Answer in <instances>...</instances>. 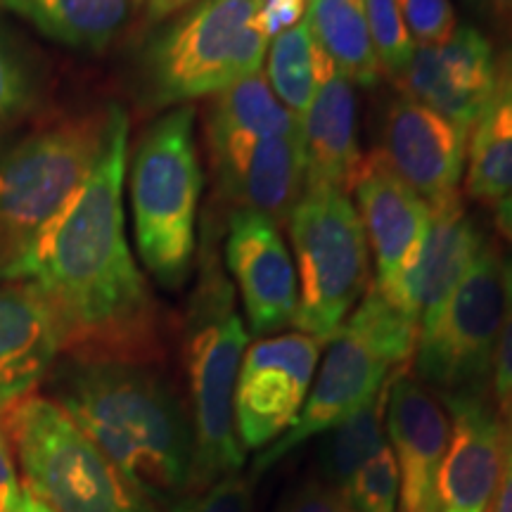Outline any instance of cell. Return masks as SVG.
<instances>
[{
  "label": "cell",
  "mask_w": 512,
  "mask_h": 512,
  "mask_svg": "<svg viewBox=\"0 0 512 512\" xmlns=\"http://www.w3.org/2000/svg\"><path fill=\"white\" fill-rule=\"evenodd\" d=\"M128 128L124 107L112 105L91 178L15 280L53 313L62 356L133 363L164 356L162 311L126 238Z\"/></svg>",
  "instance_id": "cell-1"
},
{
  "label": "cell",
  "mask_w": 512,
  "mask_h": 512,
  "mask_svg": "<svg viewBox=\"0 0 512 512\" xmlns=\"http://www.w3.org/2000/svg\"><path fill=\"white\" fill-rule=\"evenodd\" d=\"M53 399L159 510L190 491L195 439L176 384L157 363L60 356Z\"/></svg>",
  "instance_id": "cell-2"
},
{
  "label": "cell",
  "mask_w": 512,
  "mask_h": 512,
  "mask_svg": "<svg viewBox=\"0 0 512 512\" xmlns=\"http://www.w3.org/2000/svg\"><path fill=\"white\" fill-rule=\"evenodd\" d=\"M219 228L204 221L195 261V287L181 320L185 406L190 413L195 460L190 491L242 472L245 448L235 432V384L249 344L238 311V292L219 252Z\"/></svg>",
  "instance_id": "cell-3"
},
{
  "label": "cell",
  "mask_w": 512,
  "mask_h": 512,
  "mask_svg": "<svg viewBox=\"0 0 512 512\" xmlns=\"http://www.w3.org/2000/svg\"><path fill=\"white\" fill-rule=\"evenodd\" d=\"M112 105L0 136V283L19 271L72 207L110 133Z\"/></svg>",
  "instance_id": "cell-4"
},
{
  "label": "cell",
  "mask_w": 512,
  "mask_h": 512,
  "mask_svg": "<svg viewBox=\"0 0 512 512\" xmlns=\"http://www.w3.org/2000/svg\"><path fill=\"white\" fill-rule=\"evenodd\" d=\"M133 235L145 271L164 290H181L195 271L202 164L195 107L166 110L140 133L126 164Z\"/></svg>",
  "instance_id": "cell-5"
},
{
  "label": "cell",
  "mask_w": 512,
  "mask_h": 512,
  "mask_svg": "<svg viewBox=\"0 0 512 512\" xmlns=\"http://www.w3.org/2000/svg\"><path fill=\"white\" fill-rule=\"evenodd\" d=\"M415 342L418 323L394 309L370 283L342 328L328 339V351L313 377L299 420L256 456L249 472L261 477L304 441L325 434L358 411L408 368Z\"/></svg>",
  "instance_id": "cell-6"
},
{
  "label": "cell",
  "mask_w": 512,
  "mask_h": 512,
  "mask_svg": "<svg viewBox=\"0 0 512 512\" xmlns=\"http://www.w3.org/2000/svg\"><path fill=\"white\" fill-rule=\"evenodd\" d=\"M259 0H197L147 43L140 93L152 110L211 98L256 74L268 38L256 27Z\"/></svg>",
  "instance_id": "cell-7"
},
{
  "label": "cell",
  "mask_w": 512,
  "mask_h": 512,
  "mask_svg": "<svg viewBox=\"0 0 512 512\" xmlns=\"http://www.w3.org/2000/svg\"><path fill=\"white\" fill-rule=\"evenodd\" d=\"M5 418L24 491L53 512H162L48 396L31 394Z\"/></svg>",
  "instance_id": "cell-8"
},
{
  "label": "cell",
  "mask_w": 512,
  "mask_h": 512,
  "mask_svg": "<svg viewBox=\"0 0 512 512\" xmlns=\"http://www.w3.org/2000/svg\"><path fill=\"white\" fill-rule=\"evenodd\" d=\"M512 302V254L486 240L430 328L418 332L415 377L439 399L489 396L491 366Z\"/></svg>",
  "instance_id": "cell-9"
},
{
  "label": "cell",
  "mask_w": 512,
  "mask_h": 512,
  "mask_svg": "<svg viewBox=\"0 0 512 512\" xmlns=\"http://www.w3.org/2000/svg\"><path fill=\"white\" fill-rule=\"evenodd\" d=\"M299 306L294 328L328 339L370 287V249L356 204L337 188H306L290 221Z\"/></svg>",
  "instance_id": "cell-10"
},
{
  "label": "cell",
  "mask_w": 512,
  "mask_h": 512,
  "mask_svg": "<svg viewBox=\"0 0 512 512\" xmlns=\"http://www.w3.org/2000/svg\"><path fill=\"white\" fill-rule=\"evenodd\" d=\"M354 192L370 259L375 261L373 285L394 309L415 320L420 328L415 283L430 233V204L394 176L375 152L363 159Z\"/></svg>",
  "instance_id": "cell-11"
},
{
  "label": "cell",
  "mask_w": 512,
  "mask_h": 512,
  "mask_svg": "<svg viewBox=\"0 0 512 512\" xmlns=\"http://www.w3.org/2000/svg\"><path fill=\"white\" fill-rule=\"evenodd\" d=\"M323 339L306 332L256 339L235 384V432L247 451H264L299 420L316 377Z\"/></svg>",
  "instance_id": "cell-12"
},
{
  "label": "cell",
  "mask_w": 512,
  "mask_h": 512,
  "mask_svg": "<svg viewBox=\"0 0 512 512\" xmlns=\"http://www.w3.org/2000/svg\"><path fill=\"white\" fill-rule=\"evenodd\" d=\"M375 155L430 209L463 197L467 133L408 95H394L384 107Z\"/></svg>",
  "instance_id": "cell-13"
},
{
  "label": "cell",
  "mask_w": 512,
  "mask_h": 512,
  "mask_svg": "<svg viewBox=\"0 0 512 512\" xmlns=\"http://www.w3.org/2000/svg\"><path fill=\"white\" fill-rule=\"evenodd\" d=\"M223 266L245 306L247 328L266 337L294 323L299 283L283 233L271 219L247 209L228 214Z\"/></svg>",
  "instance_id": "cell-14"
},
{
  "label": "cell",
  "mask_w": 512,
  "mask_h": 512,
  "mask_svg": "<svg viewBox=\"0 0 512 512\" xmlns=\"http://www.w3.org/2000/svg\"><path fill=\"white\" fill-rule=\"evenodd\" d=\"M216 190L233 209L287 226L306 190L302 133L294 136H204Z\"/></svg>",
  "instance_id": "cell-15"
},
{
  "label": "cell",
  "mask_w": 512,
  "mask_h": 512,
  "mask_svg": "<svg viewBox=\"0 0 512 512\" xmlns=\"http://www.w3.org/2000/svg\"><path fill=\"white\" fill-rule=\"evenodd\" d=\"M496 64L498 50L489 36L463 24L439 46L415 48L394 81L401 95L430 107L470 136L494 93Z\"/></svg>",
  "instance_id": "cell-16"
},
{
  "label": "cell",
  "mask_w": 512,
  "mask_h": 512,
  "mask_svg": "<svg viewBox=\"0 0 512 512\" xmlns=\"http://www.w3.org/2000/svg\"><path fill=\"white\" fill-rule=\"evenodd\" d=\"M384 427L399 470L401 512H439L437 482L451 420L439 396L408 368L389 384Z\"/></svg>",
  "instance_id": "cell-17"
},
{
  "label": "cell",
  "mask_w": 512,
  "mask_h": 512,
  "mask_svg": "<svg viewBox=\"0 0 512 512\" xmlns=\"http://www.w3.org/2000/svg\"><path fill=\"white\" fill-rule=\"evenodd\" d=\"M451 437L439 470V512H489L505 465L503 418L489 396L441 399Z\"/></svg>",
  "instance_id": "cell-18"
},
{
  "label": "cell",
  "mask_w": 512,
  "mask_h": 512,
  "mask_svg": "<svg viewBox=\"0 0 512 512\" xmlns=\"http://www.w3.org/2000/svg\"><path fill=\"white\" fill-rule=\"evenodd\" d=\"M62 356L53 313L22 283H0V415L29 399Z\"/></svg>",
  "instance_id": "cell-19"
},
{
  "label": "cell",
  "mask_w": 512,
  "mask_h": 512,
  "mask_svg": "<svg viewBox=\"0 0 512 512\" xmlns=\"http://www.w3.org/2000/svg\"><path fill=\"white\" fill-rule=\"evenodd\" d=\"M306 162V188L354 190L363 169L358 138V98L347 76L335 74L299 117Z\"/></svg>",
  "instance_id": "cell-20"
},
{
  "label": "cell",
  "mask_w": 512,
  "mask_h": 512,
  "mask_svg": "<svg viewBox=\"0 0 512 512\" xmlns=\"http://www.w3.org/2000/svg\"><path fill=\"white\" fill-rule=\"evenodd\" d=\"M486 240H489L486 230L465 209L463 197L446 207L432 209L430 233L422 249L418 283H415L420 313L418 332L434 323L460 278L482 252Z\"/></svg>",
  "instance_id": "cell-21"
},
{
  "label": "cell",
  "mask_w": 512,
  "mask_h": 512,
  "mask_svg": "<svg viewBox=\"0 0 512 512\" xmlns=\"http://www.w3.org/2000/svg\"><path fill=\"white\" fill-rule=\"evenodd\" d=\"M465 192L494 204L512 197V48L498 53L494 93L467 136Z\"/></svg>",
  "instance_id": "cell-22"
},
{
  "label": "cell",
  "mask_w": 512,
  "mask_h": 512,
  "mask_svg": "<svg viewBox=\"0 0 512 512\" xmlns=\"http://www.w3.org/2000/svg\"><path fill=\"white\" fill-rule=\"evenodd\" d=\"M0 8L74 50L100 53L121 34L136 0H0Z\"/></svg>",
  "instance_id": "cell-23"
},
{
  "label": "cell",
  "mask_w": 512,
  "mask_h": 512,
  "mask_svg": "<svg viewBox=\"0 0 512 512\" xmlns=\"http://www.w3.org/2000/svg\"><path fill=\"white\" fill-rule=\"evenodd\" d=\"M306 22L339 74L366 88L380 81L366 0H309Z\"/></svg>",
  "instance_id": "cell-24"
},
{
  "label": "cell",
  "mask_w": 512,
  "mask_h": 512,
  "mask_svg": "<svg viewBox=\"0 0 512 512\" xmlns=\"http://www.w3.org/2000/svg\"><path fill=\"white\" fill-rule=\"evenodd\" d=\"M294 133H302L299 117L275 98L261 72L211 95L204 114V136L275 138Z\"/></svg>",
  "instance_id": "cell-25"
},
{
  "label": "cell",
  "mask_w": 512,
  "mask_h": 512,
  "mask_svg": "<svg viewBox=\"0 0 512 512\" xmlns=\"http://www.w3.org/2000/svg\"><path fill=\"white\" fill-rule=\"evenodd\" d=\"M335 74V64L320 48L306 19L285 34L271 38L264 76L275 98L297 117L309 110L320 88Z\"/></svg>",
  "instance_id": "cell-26"
},
{
  "label": "cell",
  "mask_w": 512,
  "mask_h": 512,
  "mask_svg": "<svg viewBox=\"0 0 512 512\" xmlns=\"http://www.w3.org/2000/svg\"><path fill=\"white\" fill-rule=\"evenodd\" d=\"M392 384V382H389ZM389 384L377 392L368 403H363L349 418L337 422L323 434L313 475L330 484L342 494L351 477L387 446V427H384V411H387Z\"/></svg>",
  "instance_id": "cell-27"
},
{
  "label": "cell",
  "mask_w": 512,
  "mask_h": 512,
  "mask_svg": "<svg viewBox=\"0 0 512 512\" xmlns=\"http://www.w3.org/2000/svg\"><path fill=\"white\" fill-rule=\"evenodd\" d=\"M43 93L41 72L34 57L0 27V124L24 119L36 110Z\"/></svg>",
  "instance_id": "cell-28"
},
{
  "label": "cell",
  "mask_w": 512,
  "mask_h": 512,
  "mask_svg": "<svg viewBox=\"0 0 512 512\" xmlns=\"http://www.w3.org/2000/svg\"><path fill=\"white\" fill-rule=\"evenodd\" d=\"M354 512H396L399 503V470L389 444L380 448L342 491Z\"/></svg>",
  "instance_id": "cell-29"
},
{
  "label": "cell",
  "mask_w": 512,
  "mask_h": 512,
  "mask_svg": "<svg viewBox=\"0 0 512 512\" xmlns=\"http://www.w3.org/2000/svg\"><path fill=\"white\" fill-rule=\"evenodd\" d=\"M366 10L380 69L396 79L415 53V43L403 22L399 0H366Z\"/></svg>",
  "instance_id": "cell-30"
},
{
  "label": "cell",
  "mask_w": 512,
  "mask_h": 512,
  "mask_svg": "<svg viewBox=\"0 0 512 512\" xmlns=\"http://www.w3.org/2000/svg\"><path fill=\"white\" fill-rule=\"evenodd\" d=\"M254 475H235L216 479L204 489L188 491L162 512H254Z\"/></svg>",
  "instance_id": "cell-31"
},
{
  "label": "cell",
  "mask_w": 512,
  "mask_h": 512,
  "mask_svg": "<svg viewBox=\"0 0 512 512\" xmlns=\"http://www.w3.org/2000/svg\"><path fill=\"white\" fill-rule=\"evenodd\" d=\"M399 8L415 48L439 46L458 29L451 0H399Z\"/></svg>",
  "instance_id": "cell-32"
},
{
  "label": "cell",
  "mask_w": 512,
  "mask_h": 512,
  "mask_svg": "<svg viewBox=\"0 0 512 512\" xmlns=\"http://www.w3.org/2000/svg\"><path fill=\"white\" fill-rule=\"evenodd\" d=\"M275 512H354L347 498L316 475L304 477L280 498Z\"/></svg>",
  "instance_id": "cell-33"
},
{
  "label": "cell",
  "mask_w": 512,
  "mask_h": 512,
  "mask_svg": "<svg viewBox=\"0 0 512 512\" xmlns=\"http://www.w3.org/2000/svg\"><path fill=\"white\" fill-rule=\"evenodd\" d=\"M491 403L501 418L512 411V302L508 316L503 320L501 335H498L496 351H494V366H491Z\"/></svg>",
  "instance_id": "cell-34"
},
{
  "label": "cell",
  "mask_w": 512,
  "mask_h": 512,
  "mask_svg": "<svg viewBox=\"0 0 512 512\" xmlns=\"http://www.w3.org/2000/svg\"><path fill=\"white\" fill-rule=\"evenodd\" d=\"M306 12H309V0H259L256 27L266 38H275L304 22Z\"/></svg>",
  "instance_id": "cell-35"
},
{
  "label": "cell",
  "mask_w": 512,
  "mask_h": 512,
  "mask_svg": "<svg viewBox=\"0 0 512 512\" xmlns=\"http://www.w3.org/2000/svg\"><path fill=\"white\" fill-rule=\"evenodd\" d=\"M24 501V486L19 482V470L8 432L0 425V512H19Z\"/></svg>",
  "instance_id": "cell-36"
},
{
  "label": "cell",
  "mask_w": 512,
  "mask_h": 512,
  "mask_svg": "<svg viewBox=\"0 0 512 512\" xmlns=\"http://www.w3.org/2000/svg\"><path fill=\"white\" fill-rule=\"evenodd\" d=\"M472 15L491 27H512V0H463Z\"/></svg>",
  "instance_id": "cell-37"
},
{
  "label": "cell",
  "mask_w": 512,
  "mask_h": 512,
  "mask_svg": "<svg viewBox=\"0 0 512 512\" xmlns=\"http://www.w3.org/2000/svg\"><path fill=\"white\" fill-rule=\"evenodd\" d=\"M489 512H512V434H508V441H505L503 475L501 482H498L494 501L489 505Z\"/></svg>",
  "instance_id": "cell-38"
},
{
  "label": "cell",
  "mask_w": 512,
  "mask_h": 512,
  "mask_svg": "<svg viewBox=\"0 0 512 512\" xmlns=\"http://www.w3.org/2000/svg\"><path fill=\"white\" fill-rule=\"evenodd\" d=\"M197 0H140V8L145 12V19L150 24L166 22V19L181 15L183 10H188L190 5H195Z\"/></svg>",
  "instance_id": "cell-39"
},
{
  "label": "cell",
  "mask_w": 512,
  "mask_h": 512,
  "mask_svg": "<svg viewBox=\"0 0 512 512\" xmlns=\"http://www.w3.org/2000/svg\"><path fill=\"white\" fill-rule=\"evenodd\" d=\"M494 219H496V226H498V230H501L503 238L512 245V197L496 202Z\"/></svg>",
  "instance_id": "cell-40"
},
{
  "label": "cell",
  "mask_w": 512,
  "mask_h": 512,
  "mask_svg": "<svg viewBox=\"0 0 512 512\" xmlns=\"http://www.w3.org/2000/svg\"><path fill=\"white\" fill-rule=\"evenodd\" d=\"M19 512H53L48 508V505H43L41 501H38V498H34L31 494H27V491H24V501H22V510Z\"/></svg>",
  "instance_id": "cell-41"
},
{
  "label": "cell",
  "mask_w": 512,
  "mask_h": 512,
  "mask_svg": "<svg viewBox=\"0 0 512 512\" xmlns=\"http://www.w3.org/2000/svg\"><path fill=\"white\" fill-rule=\"evenodd\" d=\"M503 420H505V430H508V434H512V411L505 415Z\"/></svg>",
  "instance_id": "cell-42"
},
{
  "label": "cell",
  "mask_w": 512,
  "mask_h": 512,
  "mask_svg": "<svg viewBox=\"0 0 512 512\" xmlns=\"http://www.w3.org/2000/svg\"><path fill=\"white\" fill-rule=\"evenodd\" d=\"M136 5H138V8H140V0H136Z\"/></svg>",
  "instance_id": "cell-43"
}]
</instances>
